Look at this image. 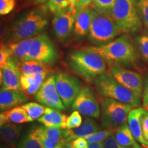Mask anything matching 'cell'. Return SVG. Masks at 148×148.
<instances>
[{"label": "cell", "instance_id": "1", "mask_svg": "<svg viewBox=\"0 0 148 148\" xmlns=\"http://www.w3.org/2000/svg\"><path fill=\"white\" fill-rule=\"evenodd\" d=\"M85 49L101 56L110 66H128L137 60V53L127 34L119 36L105 45L90 46Z\"/></svg>", "mask_w": 148, "mask_h": 148}, {"label": "cell", "instance_id": "2", "mask_svg": "<svg viewBox=\"0 0 148 148\" xmlns=\"http://www.w3.org/2000/svg\"><path fill=\"white\" fill-rule=\"evenodd\" d=\"M68 63L74 73L88 82L95 81L106 71V60L97 53L85 49L71 53Z\"/></svg>", "mask_w": 148, "mask_h": 148}, {"label": "cell", "instance_id": "3", "mask_svg": "<svg viewBox=\"0 0 148 148\" xmlns=\"http://www.w3.org/2000/svg\"><path fill=\"white\" fill-rule=\"evenodd\" d=\"M47 25V18L41 12L29 11L14 22L10 28L8 39L12 42L34 38L41 34Z\"/></svg>", "mask_w": 148, "mask_h": 148}, {"label": "cell", "instance_id": "4", "mask_svg": "<svg viewBox=\"0 0 148 148\" xmlns=\"http://www.w3.org/2000/svg\"><path fill=\"white\" fill-rule=\"evenodd\" d=\"M94 85L101 97L127 103L133 108H138L140 106V98L118 82L110 73H105L98 76L94 81Z\"/></svg>", "mask_w": 148, "mask_h": 148}, {"label": "cell", "instance_id": "5", "mask_svg": "<svg viewBox=\"0 0 148 148\" xmlns=\"http://www.w3.org/2000/svg\"><path fill=\"white\" fill-rule=\"evenodd\" d=\"M110 14L121 29L125 33H136L142 25L135 0H116Z\"/></svg>", "mask_w": 148, "mask_h": 148}, {"label": "cell", "instance_id": "6", "mask_svg": "<svg viewBox=\"0 0 148 148\" xmlns=\"http://www.w3.org/2000/svg\"><path fill=\"white\" fill-rule=\"evenodd\" d=\"M121 32L110 12H97L92 23L88 38L94 46L102 45L115 39Z\"/></svg>", "mask_w": 148, "mask_h": 148}, {"label": "cell", "instance_id": "7", "mask_svg": "<svg viewBox=\"0 0 148 148\" xmlns=\"http://www.w3.org/2000/svg\"><path fill=\"white\" fill-rule=\"evenodd\" d=\"M133 107L127 103L103 98L101 102L100 121L101 127L106 129H116L125 122Z\"/></svg>", "mask_w": 148, "mask_h": 148}, {"label": "cell", "instance_id": "8", "mask_svg": "<svg viewBox=\"0 0 148 148\" xmlns=\"http://www.w3.org/2000/svg\"><path fill=\"white\" fill-rule=\"evenodd\" d=\"M77 12L78 9L75 3L54 13L52 27L53 34L57 39L64 41L71 36L73 32Z\"/></svg>", "mask_w": 148, "mask_h": 148}, {"label": "cell", "instance_id": "9", "mask_svg": "<svg viewBox=\"0 0 148 148\" xmlns=\"http://www.w3.org/2000/svg\"><path fill=\"white\" fill-rule=\"evenodd\" d=\"M58 58V52L49 36L40 34L33 38L28 54V60L51 64Z\"/></svg>", "mask_w": 148, "mask_h": 148}, {"label": "cell", "instance_id": "10", "mask_svg": "<svg viewBox=\"0 0 148 148\" xmlns=\"http://www.w3.org/2000/svg\"><path fill=\"white\" fill-rule=\"evenodd\" d=\"M56 87L61 100L69 108L81 90V82L76 77L65 73L55 74Z\"/></svg>", "mask_w": 148, "mask_h": 148}, {"label": "cell", "instance_id": "11", "mask_svg": "<svg viewBox=\"0 0 148 148\" xmlns=\"http://www.w3.org/2000/svg\"><path fill=\"white\" fill-rule=\"evenodd\" d=\"M71 109L78 111L84 116L99 119L100 117V106L95 92L88 86L81 88L74 100Z\"/></svg>", "mask_w": 148, "mask_h": 148}, {"label": "cell", "instance_id": "12", "mask_svg": "<svg viewBox=\"0 0 148 148\" xmlns=\"http://www.w3.org/2000/svg\"><path fill=\"white\" fill-rule=\"evenodd\" d=\"M110 73L118 82L140 98L143 91L144 81L140 73L120 65L110 66Z\"/></svg>", "mask_w": 148, "mask_h": 148}, {"label": "cell", "instance_id": "13", "mask_svg": "<svg viewBox=\"0 0 148 148\" xmlns=\"http://www.w3.org/2000/svg\"><path fill=\"white\" fill-rule=\"evenodd\" d=\"M35 99L45 106L58 110L66 108L56 87L55 75H50L44 81L35 95Z\"/></svg>", "mask_w": 148, "mask_h": 148}, {"label": "cell", "instance_id": "14", "mask_svg": "<svg viewBox=\"0 0 148 148\" xmlns=\"http://www.w3.org/2000/svg\"><path fill=\"white\" fill-rule=\"evenodd\" d=\"M1 88L22 90L21 73L18 70L17 61L10 58L1 67L0 71Z\"/></svg>", "mask_w": 148, "mask_h": 148}, {"label": "cell", "instance_id": "15", "mask_svg": "<svg viewBox=\"0 0 148 148\" xmlns=\"http://www.w3.org/2000/svg\"><path fill=\"white\" fill-rule=\"evenodd\" d=\"M97 14V11L90 7L78 10L74 25L73 34L79 38L88 35L92 23Z\"/></svg>", "mask_w": 148, "mask_h": 148}, {"label": "cell", "instance_id": "16", "mask_svg": "<svg viewBox=\"0 0 148 148\" xmlns=\"http://www.w3.org/2000/svg\"><path fill=\"white\" fill-rule=\"evenodd\" d=\"M100 127L95 120L86 117L80 126L74 129L63 130V138L65 141L71 142L77 138H86L99 130Z\"/></svg>", "mask_w": 148, "mask_h": 148}, {"label": "cell", "instance_id": "17", "mask_svg": "<svg viewBox=\"0 0 148 148\" xmlns=\"http://www.w3.org/2000/svg\"><path fill=\"white\" fill-rule=\"evenodd\" d=\"M36 133L43 148H54L63 138V130L45 125L36 127Z\"/></svg>", "mask_w": 148, "mask_h": 148}, {"label": "cell", "instance_id": "18", "mask_svg": "<svg viewBox=\"0 0 148 148\" xmlns=\"http://www.w3.org/2000/svg\"><path fill=\"white\" fill-rule=\"evenodd\" d=\"M27 101V97L21 92V90L1 88L0 109L1 112L8 110L21 104H24Z\"/></svg>", "mask_w": 148, "mask_h": 148}, {"label": "cell", "instance_id": "19", "mask_svg": "<svg viewBox=\"0 0 148 148\" xmlns=\"http://www.w3.org/2000/svg\"><path fill=\"white\" fill-rule=\"evenodd\" d=\"M145 109L141 107L133 108L127 116V123L133 136L138 143L147 147L148 142L144 139L141 127V116Z\"/></svg>", "mask_w": 148, "mask_h": 148}, {"label": "cell", "instance_id": "20", "mask_svg": "<svg viewBox=\"0 0 148 148\" xmlns=\"http://www.w3.org/2000/svg\"><path fill=\"white\" fill-rule=\"evenodd\" d=\"M67 118L66 114L61 113L60 110L47 106L44 114L38 119V121L42 125L64 130L66 129Z\"/></svg>", "mask_w": 148, "mask_h": 148}, {"label": "cell", "instance_id": "21", "mask_svg": "<svg viewBox=\"0 0 148 148\" xmlns=\"http://www.w3.org/2000/svg\"><path fill=\"white\" fill-rule=\"evenodd\" d=\"M26 110L22 106H16L6 111H3L0 114V126L5 123H14L17 124L33 121Z\"/></svg>", "mask_w": 148, "mask_h": 148}, {"label": "cell", "instance_id": "22", "mask_svg": "<svg viewBox=\"0 0 148 148\" xmlns=\"http://www.w3.org/2000/svg\"><path fill=\"white\" fill-rule=\"evenodd\" d=\"M22 127L17 123H8L0 127L1 140L11 148L17 147Z\"/></svg>", "mask_w": 148, "mask_h": 148}, {"label": "cell", "instance_id": "23", "mask_svg": "<svg viewBox=\"0 0 148 148\" xmlns=\"http://www.w3.org/2000/svg\"><path fill=\"white\" fill-rule=\"evenodd\" d=\"M47 73L27 75L21 74V85L22 90L28 95L36 93L42 83L45 80Z\"/></svg>", "mask_w": 148, "mask_h": 148}, {"label": "cell", "instance_id": "24", "mask_svg": "<svg viewBox=\"0 0 148 148\" xmlns=\"http://www.w3.org/2000/svg\"><path fill=\"white\" fill-rule=\"evenodd\" d=\"M32 40L33 38L8 44L7 46L10 49L12 58L17 62L28 60V54Z\"/></svg>", "mask_w": 148, "mask_h": 148}, {"label": "cell", "instance_id": "25", "mask_svg": "<svg viewBox=\"0 0 148 148\" xmlns=\"http://www.w3.org/2000/svg\"><path fill=\"white\" fill-rule=\"evenodd\" d=\"M114 136L116 141L124 147H130L137 143L127 122H124L116 127L114 132Z\"/></svg>", "mask_w": 148, "mask_h": 148}, {"label": "cell", "instance_id": "26", "mask_svg": "<svg viewBox=\"0 0 148 148\" xmlns=\"http://www.w3.org/2000/svg\"><path fill=\"white\" fill-rule=\"evenodd\" d=\"M46 64L34 60H25L17 62V66L21 74L34 75V74L47 73Z\"/></svg>", "mask_w": 148, "mask_h": 148}, {"label": "cell", "instance_id": "27", "mask_svg": "<svg viewBox=\"0 0 148 148\" xmlns=\"http://www.w3.org/2000/svg\"><path fill=\"white\" fill-rule=\"evenodd\" d=\"M16 148H43L36 133V127L31 129L21 138Z\"/></svg>", "mask_w": 148, "mask_h": 148}, {"label": "cell", "instance_id": "28", "mask_svg": "<svg viewBox=\"0 0 148 148\" xmlns=\"http://www.w3.org/2000/svg\"><path fill=\"white\" fill-rule=\"evenodd\" d=\"M22 108L25 109L29 116L33 120L39 119L44 114L45 107L36 102H28L22 105Z\"/></svg>", "mask_w": 148, "mask_h": 148}, {"label": "cell", "instance_id": "29", "mask_svg": "<svg viewBox=\"0 0 148 148\" xmlns=\"http://www.w3.org/2000/svg\"><path fill=\"white\" fill-rule=\"evenodd\" d=\"M77 0H48L47 7L53 13L58 12L76 3Z\"/></svg>", "mask_w": 148, "mask_h": 148}, {"label": "cell", "instance_id": "30", "mask_svg": "<svg viewBox=\"0 0 148 148\" xmlns=\"http://www.w3.org/2000/svg\"><path fill=\"white\" fill-rule=\"evenodd\" d=\"M115 130L116 129H105L103 130H99L89 135L85 138L87 140L88 143L105 141L108 137L114 134Z\"/></svg>", "mask_w": 148, "mask_h": 148}, {"label": "cell", "instance_id": "31", "mask_svg": "<svg viewBox=\"0 0 148 148\" xmlns=\"http://www.w3.org/2000/svg\"><path fill=\"white\" fill-rule=\"evenodd\" d=\"M116 0H93L92 8L97 12H108L114 6Z\"/></svg>", "mask_w": 148, "mask_h": 148}, {"label": "cell", "instance_id": "32", "mask_svg": "<svg viewBox=\"0 0 148 148\" xmlns=\"http://www.w3.org/2000/svg\"><path fill=\"white\" fill-rule=\"evenodd\" d=\"M141 21L148 29V0H135Z\"/></svg>", "mask_w": 148, "mask_h": 148}, {"label": "cell", "instance_id": "33", "mask_svg": "<svg viewBox=\"0 0 148 148\" xmlns=\"http://www.w3.org/2000/svg\"><path fill=\"white\" fill-rule=\"evenodd\" d=\"M136 45L142 57L148 62V34H142L136 37Z\"/></svg>", "mask_w": 148, "mask_h": 148}, {"label": "cell", "instance_id": "34", "mask_svg": "<svg viewBox=\"0 0 148 148\" xmlns=\"http://www.w3.org/2000/svg\"><path fill=\"white\" fill-rule=\"evenodd\" d=\"M82 123V116L78 111L74 110L67 118L66 121V129H74L80 126Z\"/></svg>", "mask_w": 148, "mask_h": 148}, {"label": "cell", "instance_id": "35", "mask_svg": "<svg viewBox=\"0 0 148 148\" xmlns=\"http://www.w3.org/2000/svg\"><path fill=\"white\" fill-rule=\"evenodd\" d=\"M16 5L15 0H0V14L5 15L14 10Z\"/></svg>", "mask_w": 148, "mask_h": 148}, {"label": "cell", "instance_id": "36", "mask_svg": "<svg viewBox=\"0 0 148 148\" xmlns=\"http://www.w3.org/2000/svg\"><path fill=\"white\" fill-rule=\"evenodd\" d=\"M10 58H12V55L8 46L1 44L0 48V66H3Z\"/></svg>", "mask_w": 148, "mask_h": 148}, {"label": "cell", "instance_id": "37", "mask_svg": "<svg viewBox=\"0 0 148 148\" xmlns=\"http://www.w3.org/2000/svg\"><path fill=\"white\" fill-rule=\"evenodd\" d=\"M141 127L144 139L148 142V110H144L141 116Z\"/></svg>", "mask_w": 148, "mask_h": 148}, {"label": "cell", "instance_id": "38", "mask_svg": "<svg viewBox=\"0 0 148 148\" xmlns=\"http://www.w3.org/2000/svg\"><path fill=\"white\" fill-rule=\"evenodd\" d=\"M103 148H130L122 146L116 141L115 136L114 134L110 136L104 141V146Z\"/></svg>", "mask_w": 148, "mask_h": 148}, {"label": "cell", "instance_id": "39", "mask_svg": "<svg viewBox=\"0 0 148 148\" xmlns=\"http://www.w3.org/2000/svg\"><path fill=\"white\" fill-rule=\"evenodd\" d=\"M143 106L145 110H148V75H147L144 81L143 91Z\"/></svg>", "mask_w": 148, "mask_h": 148}, {"label": "cell", "instance_id": "40", "mask_svg": "<svg viewBox=\"0 0 148 148\" xmlns=\"http://www.w3.org/2000/svg\"><path fill=\"white\" fill-rule=\"evenodd\" d=\"M75 148H88V143L85 138H77L71 141Z\"/></svg>", "mask_w": 148, "mask_h": 148}, {"label": "cell", "instance_id": "41", "mask_svg": "<svg viewBox=\"0 0 148 148\" xmlns=\"http://www.w3.org/2000/svg\"><path fill=\"white\" fill-rule=\"evenodd\" d=\"M92 1H93V0H77V8L78 9V10L88 8V7L92 3Z\"/></svg>", "mask_w": 148, "mask_h": 148}, {"label": "cell", "instance_id": "42", "mask_svg": "<svg viewBox=\"0 0 148 148\" xmlns=\"http://www.w3.org/2000/svg\"><path fill=\"white\" fill-rule=\"evenodd\" d=\"M104 141L97 142V143H88V148H103Z\"/></svg>", "mask_w": 148, "mask_h": 148}, {"label": "cell", "instance_id": "43", "mask_svg": "<svg viewBox=\"0 0 148 148\" xmlns=\"http://www.w3.org/2000/svg\"><path fill=\"white\" fill-rule=\"evenodd\" d=\"M62 148H75L73 147V144L71 142L69 141H65V140L64 139L63 145H62Z\"/></svg>", "mask_w": 148, "mask_h": 148}, {"label": "cell", "instance_id": "44", "mask_svg": "<svg viewBox=\"0 0 148 148\" xmlns=\"http://www.w3.org/2000/svg\"><path fill=\"white\" fill-rule=\"evenodd\" d=\"M63 142H64V138H62V140L59 143L58 145H57L54 148H62V145H63Z\"/></svg>", "mask_w": 148, "mask_h": 148}, {"label": "cell", "instance_id": "45", "mask_svg": "<svg viewBox=\"0 0 148 148\" xmlns=\"http://www.w3.org/2000/svg\"><path fill=\"white\" fill-rule=\"evenodd\" d=\"M132 148H146V147H144V146H140V145H138V143H136L134 145H133Z\"/></svg>", "mask_w": 148, "mask_h": 148}, {"label": "cell", "instance_id": "46", "mask_svg": "<svg viewBox=\"0 0 148 148\" xmlns=\"http://www.w3.org/2000/svg\"><path fill=\"white\" fill-rule=\"evenodd\" d=\"M47 1L48 0H34V1H36V2L38 3H44Z\"/></svg>", "mask_w": 148, "mask_h": 148}, {"label": "cell", "instance_id": "47", "mask_svg": "<svg viewBox=\"0 0 148 148\" xmlns=\"http://www.w3.org/2000/svg\"><path fill=\"white\" fill-rule=\"evenodd\" d=\"M146 148H148V145H147V147H146Z\"/></svg>", "mask_w": 148, "mask_h": 148}, {"label": "cell", "instance_id": "48", "mask_svg": "<svg viewBox=\"0 0 148 148\" xmlns=\"http://www.w3.org/2000/svg\"><path fill=\"white\" fill-rule=\"evenodd\" d=\"M1 148H2V147H1Z\"/></svg>", "mask_w": 148, "mask_h": 148}]
</instances>
